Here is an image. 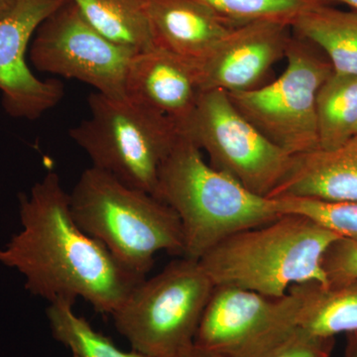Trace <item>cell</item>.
Returning <instances> with one entry per match:
<instances>
[{
  "instance_id": "obj_1",
  "label": "cell",
  "mask_w": 357,
  "mask_h": 357,
  "mask_svg": "<svg viewBox=\"0 0 357 357\" xmlns=\"http://www.w3.org/2000/svg\"><path fill=\"white\" fill-rule=\"evenodd\" d=\"M20 215L22 229L0 248V264L17 270L25 288L49 304L82 298L96 312L112 314L145 278L79 227L54 171L20 195Z\"/></svg>"
},
{
  "instance_id": "obj_2",
  "label": "cell",
  "mask_w": 357,
  "mask_h": 357,
  "mask_svg": "<svg viewBox=\"0 0 357 357\" xmlns=\"http://www.w3.org/2000/svg\"><path fill=\"white\" fill-rule=\"evenodd\" d=\"M156 197L177 213L184 257L196 260L227 237L283 215L274 199L253 194L206 163L202 150L182 133L160 166Z\"/></svg>"
},
{
  "instance_id": "obj_3",
  "label": "cell",
  "mask_w": 357,
  "mask_h": 357,
  "mask_svg": "<svg viewBox=\"0 0 357 357\" xmlns=\"http://www.w3.org/2000/svg\"><path fill=\"white\" fill-rule=\"evenodd\" d=\"M338 238L310 218L283 215L227 237L199 261L215 286L280 298L296 284L328 286L321 260Z\"/></svg>"
},
{
  "instance_id": "obj_4",
  "label": "cell",
  "mask_w": 357,
  "mask_h": 357,
  "mask_svg": "<svg viewBox=\"0 0 357 357\" xmlns=\"http://www.w3.org/2000/svg\"><path fill=\"white\" fill-rule=\"evenodd\" d=\"M79 227L134 273L145 277L161 251L184 257L180 218L150 192L91 166L70 194Z\"/></svg>"
},
{
  "instance_id": "obj_5",
  "label": "cell",
  "mask_w": 357,
  "mask_h": 357,
  "mask_svg": "<svg viewBox=\"0 0 357 357\" xmlns=\"http://www.w3.org/2000/svg\"><path fill=\"white\" fill-rule=\"evenodd\" d=\"M215 286L199 260L181 257L144 278L112 314L133 351L178 357L192 349Z\"/></svg>"
},
{
  "instance_id": "obj_6",
  "label": "cell",
  "mask_w": 357,
  "mask_h": 357,
  "mask_svg": "<svg viewBox=\"0 0 357 357\" xmlns=\"http://www.w3.org/2000/svg\"><path fill=\"white\" fill-rule=\"evenodd\" d=\"M89 116L70 130L93 167L156 197L162 162L177 142V126L126 98L89 96ZM157 198V197H156Z\"/></svg>"
},
{
  "instance_id": "obj_7",
  "label": "cell",
  "mask_w": 357,
  "mask_h": 357,
  "mask_svg": "<svg viewBox=\"0 0 357 357\" xmlns=\"http://www.w3.org/2000/svg\"><path fill=\"white\" fill-rule=\"evenodd\" d=\"M285 57L287 67L272 83L227 95L270 142L297 156L319 149L317 96L333 70L311 42L298 35L289 42Z\"/></svg>"
},
{
  "instance_id": "obj_8",
  "label": "cell",
  "mask_w": 357,
  "mask_h": 357,
  "mask_svg": "<svg viewBox=\"0 0 357 357\" xmlns=\"http://www.w3.org/2000/svg\"><path fill=\"white\" fill-rule=\"evenodd\" d=\"M182 134L206 152L211 166L265 198L281 182L293 159L253 126L222 89L202 93Z\"/></svg>"
},
{
  "instance_id": "obj_9",
  "label": "cell",
  "mask_w": 357,
  "mask_h": 357,
  "mask_svg": "<svg viewBox=\"0 0 357 357\" xmlns=\"http://www.w3.org/2000/svg\"><path fill=\"white\" fill-rule=\"evenodd\" d=\"M301 302L295 285L280 298L215 286L195 345L218 357H266L292 337Z\"/></svg>"
},
{
  "instance_id": "obj_10",
  "label": "cell",
  "mask_w": 357,
  "mask_h": 357,
  "mask_svg": "<svg viewBox=\"0 0 357 357\" xmlns=\"http://www.w3.org/2000/svg\"><path fill=\"white\" fill-rule=\"evenodd\" d=\"M135 54L102 36L70 0L45 18L29 51L40 72L77 79L114 98H126V70Z\"/></svg>"
},
{
  "instance_id": "obj_11",
  "label": "cell",
  "mask_w": 357,
  "mask_h": 357,
  "mask_svg": "<svg viewBox=\"0 0 357 357\" xmlns=\"http://www.w3.org/2000/svg\"><path fill=\"white\" fill-rule=\"evenodd\" d=\"M64 1L20 0L0 20V91L4 110L14 119H38L64 96L61 82L38 79L25 58L37 28Z\"/></svg>"
},
{
  "instance_id": "obj_12",
  "label": "cell",
  "mask_w": 357,
  "mask_h": 357,
  "mask_svg": "<svg viewBox=\"0 0 357 357\" xmlns=\"http://www.w3.org/2000/svg\"><path fill=\"white\" fill-rule=\"evenodd\" d=\"M290 29V25L272 20L236 26L208 56L196 62L204 91L243 93L261 86L275 63L285 57L292 38Z\"/></svg>"
},
{
  "instance_id": "obj_13",
  "label": "cell",
  "mask_w": 357,
  "mask_h": 357,
  "mask_svg": "<svg viewBox=\"0 0 357 357\" xmlns=\"http://www.w3.org/2000/svg\"><path fill=\"white\" fill-rule=\"evenodd\" d=\"M124 89L128 100L166 117L181 133L204 93L196 62L156 45L131 58Z\"/></svg>"
},
{
  "instance_id": "obj_14",
  "label": "cell",
  "mask_w": 357,
  "mask_h": 357,
  "mask_svg": "<svg viewBox=\"0 0 357 357\" xmlns=\"http://www.w3.org/2000/svg\"><path fill=\"white\" fill-rule=\"evenodd\" d=\"M357 202V133L335 149L293 156L281 182L268 196Z\"/></svg>"
},
{
  "instance_id": "obj_15",
  "label": "cell",
  "mask_w": 357,
  "mask_h": 357,
  "mask_svg": "<svg viewBox=\"0 0 357 357\" xmlns=\"http://www.w3.org/2000/svg\"><path fill=\"white\" fill-rule=\"evenodd\" d=\"M153 43L199 62L236 24L195 0H145Z\"/></svg>"
},
{
  "instance_id": "obj_16",
  "label": "cell",
  "mask_w": 357,
  "mask_h": 357,
  "mask_svg": "<svg viewBox=\"0 0 357 357\" xmlns=\"http://www.w3.org/2000/svg\"><path fill=\"white\" fill-rule=\"evenodd\" d=\"M296 34L328 56L333 72L357 76V11H344L318 2L298 16Z\"/></svg>"
},
{
  "instance_id": "obj_17",
  "label": "cell",
  "mask_w": 357,
  "mask_h": 357,
  "mask_svg": "<svg viewBox=\"0 0 357 357\" xmlns=\"http://www.w3.org/2000/svg\"><path fill=\"white\" fill-rule=\"evenodd\" d=\"M295 286L302 298L295 331L321 337L357 332V279L337 286Z\"/></svg>"
},
{
  "instance_id": "obj_18",
  "label": "cell",
  "mask_w": 357,
  "mask_h": 357,
  "mask_svg": "<svg viewBox=\"0 0 357 357\" xmlns=\"http://www.w3.org/2000/svg\"><path fill=\"white\" fill-rule=\"evenodd\" d=\"M112 43L139 53L153 46L145 0H70Z\"/></svg>"
},
{
  "instance_id": "obj_19",
  "label": "cell",
  "mask_w": 357,
  "mask_h": 357,
  "mask_svg": "<svg viewBox=\"0 0 357 357\" xmlns=\"http://www.w3.org/2000/svg\"><path fill=\"white\" fill-rule=\"evenodd\" d=\"M319 148L340 147L357 132V76L333 72L317 96Z\"/></svg>"
},
{
  "instance_id": "obj_20",
  "label": "cell",
  "mask_w": 357,
  "mask_h": 357,
  "mask_svg": "<svg viewBox=\"0 0 357 357\" xmlns=\"http://www.w3.org/2000/svg\"><path fill=\"white\" fill-rule=\"evenodd\" d=\"M70 302H56L47 309L52 335L72 351L74 357H152L136 351H124L110 338L96 332Z\"/></svg>"
},
{
  "instance_id": "obj_21",
  "label": "cell",
  "mask_w": 357,
  "mask_h": 357,
  "mask_svg": "<svg viewBox=\"0 0 357 357\" xmlns=\"http://www.w3.org/2000/svg\"><path fill=\"white\" fill-rule=\"evenodd\" d=\"M236 25L272 20L292 26L301 13L321 0H195ZM324 2V1H323Z\"/></svg>"
},
{
  "instance_id": "obj_22",
  "label": "cell",
  "mask_w": 357,
  "mask_h": 357,
  "mask_svg": "<svg viewBox=\"0 0 357 357\" xmlns=\"http://www.w3.org/2000/svg\"><path fill=\"white\" fill-rule=\"evenodd\" d=\"M274 199L281 215H303L342 238L357 241V202H328L301 197Z\"/></svg>"
},
{
  "instance_id": "obj_23",
  "label": "cell",
  "mask_w": 357,
  "mask_h": 357,
  "mask_svg": "<svg viewBox=\"0 0 357 357\" xmlns=\"http://www.w3.org/2000/svg\"><path fill=\"white\" fill-rule=\"evenodd\" d=\"M328 286H337L357 279V241L340 238L333 241L321 260Z\"/></svg>"
},
{
  "instance_id": "obj_24",
  "label": "cell",
  "mask_w": 357,
  "mask_h": 357,
  "mask_svg": "<svg viewBox=\"0 0 357 357\" xmlns=\"http://www.w3.org/2000/svg\"><path fill=\"white\" fill-rule=\"evenodd\" d=\"M335 337H321L295 331L290 340L266 357H330Z\"/></svg>"
},
{
  "instance_id": "obj_25",
  "label": "cell",
  "mask_w": 357,
  "mask_h": 357,
  "mask_svg": "<svg viewBox=\"0 0 357 357\" xmlns=\"http://www.w3.org/2000/svg\"><path fill=\"white\" fill-rule=\"evenodd\" d=\"M347 347L344 357H357V332L347 333Z\"/></svg>"
},
{
  "instance_id": "obj_26",
  "label": "cell",
  "mask_w": 357,
  "mask_h": 357,
  "mask_svg": "<svg viewBox=\"0 0 357 357\" xmlns=\"http://www.w3.org/2000/svg\"><path fill=\"white\" fill-rule=\"evenodd\" d=\"M178 357H218L215 354H211V352L204 351V349H199V347H194L190 349L189 351H185L182 356Z\"/></svg>"
},
{
  "instance_id": "obj_27",
  "label": "cell",
  "mask_w": 357,
  "mask_h": 357,
  "mask_svg": "<svg viewBox=\"0 0 357 357\" xmlns=\"http://www.w3.org/2000/svg\"><path fill=\"white\" fill-rule=\"evenodd\" d=\"M20 0H0V20L13 10Z\"/></svg>"
},
{
  "instance_id": "obj_28",
  "label": "cell",
  "mask_w": 357,
  "mask_h": 357,
  "mask_svg": "<svg viewBox=\"0 0 357 357\" xmlns=\"http://www.w3.org/2000/svg\"><path fill=\"white\" fill-rule=\"evenodd\" d=\"M321 1L328 2V1H337L342 2V3L347 4V6L352 7L354 10L357 11V0H321Z\"/></svg>"
},
{
  "instance_id": "obj_29",
  "label": "cell",
  "mask_w": 357,
  "mask_h": 357,
  "mask_svg": "<svg viewBox=\"0 0 357 357\" xmlns=\"http://www.w3.org/2000/svg\"><path fill=\"white\" fill-rule=\"evenodd\" d=\"M73 357H74V356H73Z\"/></svg>"
},
{
  "instance_id": "obj_30",
  "label": "cell",
  "mask_w": 357,
  "mask_h": 357,
  "mask_svg": "<svg viewBox=\"0 0 357 357\" xmlns=\"http://www.w3.org/2000/svg\"><path fill=\"white\" fill-rule=\"evenodd\" d=\"M357 133V132H356Z\"/></svg>"
}]
</instances>
